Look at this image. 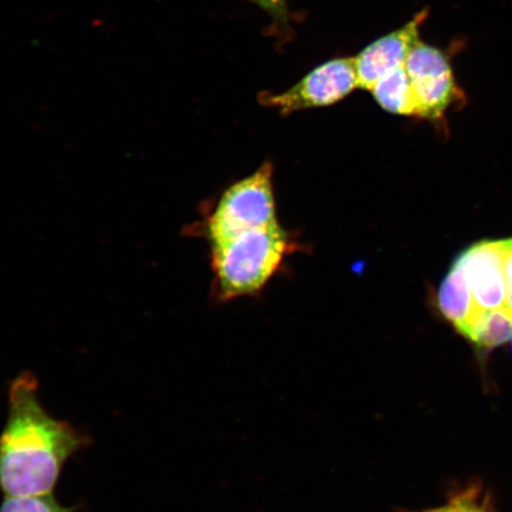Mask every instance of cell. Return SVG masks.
<instances>
[{
    "instance_id": "6da1fadb",
    "label": "cell",
    "mask_w": 512,
    "mask_h": 512,
    "mask_svg": "<svg viewBox=\"0 0 512 512\" xmlns=\"http://www.w3.org/2000/svg\"><path fill=\"white\" fill-rule=\"evenodd\" d=\"M91 443L67 421L55 419L38 398L29 371L9 388V415L0 433V491L5 497L51 495L64 465Z\"/></svg>"
},
{
    "instance_id": "7a4b0ae2",
    "label": "cell",
    "mask_w": 512,
    "mask_h": 512,
    "mask_svg": "<svg viewBox=\"0 0 512 512\" xmlns=\"http://www.w3.org/2000/svg\"><path fill=\"white\" fill-rule=\"evenodd\" d=\"M290 247L279 223L211 246L217 297L232 300L259 292L283 264Z\"/></svg>"
},
{
    "instance_id": "3957f363",
    "label": "cell",
    "mask_w": 512,
    "mask_h": 512,
    "mask_svg": "<svg viewBox=\"0 0 512 512\" xmlns=\"http://www.w3.org/2000/svg\"><path fill=\"white\" fill-rule=\"evenodd\" d=\"M272 176V164L265 163L224 192L208 219L211 246L278 223Z\"/></svg>"
},
{
    "instance_id": "277c9868",
    "label": "cell",
    "mask_w": 512,
    "mask_h": 512,
    "mask_svg": "<svg viewBox=\"0 0 512 512\" xmlns=\"http://www.w3.org/2000/svg\"><path fill=\"white\" fill-rule=\"evenodd\" d=\"M357 88L354 57H338L320 64L286 91L261 93L258 99L262 106L287 115L335 105Z\"/></svg>"
},
{
    "instance_id": "5b68a950",
    "label": "cell",
    "mask_w": 512,
    "mask_h": 512,
    "mask_svg": "<svg viewBox=\"0 0 512 512\" xmlns=\"http://www.w3.org/2000/svg\"><path fill=\"white\" fill-rule=\"evenodd\" d=\"M406 70L411 80L416 117L438 120L448 107L463 99L444 50L419 41L409 53Z\"/></svg>"
},
{
    "instance_id": "8992f818",
    "label": "cell",
    "mask_w": 512,
    "mask_h": 512,
    "mask_svg": "<svg viewBox=\"0 0 512 512\" xmlns=\"http://www.w3.org/2000/svg\"><path fill=\"white\" fill-rule=\"evenodd\" d=\"M505 258L507 240H485L467 248L456 260L480 311L499 309L507 303Z\"/></svg>"
},
{
    "instance_id": "52a82bcc",
    "label": "cell",
    "mask_w": 512,
    "mask_h": 512,
    "mask_svg": "<svg viewBox=\"0 0 512 512\" xmlns=\"http://www.w3.org/2000/svg\"><path fill=\"white\" fill-rule=\"evenodd\" d=\"M427 17L428 11L419 12L401 28L370 43L354 57L358 88L370 91L384 76L406 66L409 53L420 41V28Z\"/></svg>"
},
{
    "instance_id": "ba28073f",
    "label": "cell",
    "mask_w": 512,
    "mask_h": 512,
    "mask_svg": "<svg viewBox=\"0 0 512 512\" xmlns=\"http://www.w3.org/2000/svg\"><path fill=\"white\" fill-rule=\"evenodd\" d=\"M438 307L447 322L463 336L480 312L463 268L456 261L440 285Z\"/></svg>"
},
{
    "instance_id": "9c48e42d",
    "label": "cell",
    "mask_w": 512,
    "mask_h": 512,
    "mask_svg": "<svg viewBox=\"0 0 512 512\" xmlns=\"http://www.w3.org/2000/svg\"><path fill=\"white\" fill-rule=\"evenodd\" d=\"M369 92L384 111L416 117L411 80L406 66L384 76Z\"/></svg>"
},
{
    "instance_id": "30bf717a",
    "label": "cell",
    "mask_w": 512,
    "mask_h": 512,
    "mask_svg": "<svg viewBox=\"0 0 512 512\" xmlns=\"http://www.w3.org/2000/svg\"><path fill=\"white\" fill-rule=\"evenodd\" d=\"M512 336V312L507 306L480 311L464 337L479 349L491 350Z\"/></svg>"
},
{
    "instance_id": "8fae6325",
    "label": "cell",
    "mask_w": 512,
    "mask_h": 512,
    "mask_svg": "<svg viewBox=\"0 0 512 512\" xmlns=\"http://www.w3.org/2000/svg\"><path fill=\"white\" fill-rule=\"evenodd\" d=\"M64 507L51 495L31 497H5L0 512H74Z\"/></svg>"
},
{
    "instance_id": "7c38bea8",
    "label": "cell",
    "mask_w": 512,
    "mask_h": 512,
    "mask_svg": "<svg viewBox=\"0 0 512 512\" xmlns=\"http://www.w3.org/2000/svg\"><path fill=\"white\" fill-rule=\"evenodd\" d=\"M425 512H490V510L488 505L479 498V492L471 488L454 495L445 505Z\"/></svg>"
},
{
    "instance_id": "4fadbf2b",
    "label": "cell",
    "mask_w": 512,
    "mask_h": 512,
    "mask_svg": "<svg viewBox=\"0 0 512 512\" xmlns=\"http://www.w3.org/2000/svg\"><path fill=\"white\" fill-rule=\"evenodd\" d=\"M267 12L274 21L285 24L288 21L286 0H247Z\"/></svg>"
},
{
    "instance_id": "5bb4252c",
    "label": "cell",
    "mask_w": 512,
    "mask_h": 512,
    "mask_svg": "<svg viewBox=\"0 0 512 512\" xmlns=\"http://www.w3.org/2000/svg\"><path fill=\"white\" fill-rule=\"evenodd\" d=\"M505 284H507V303L512 312V238L507 240V258H505Z\"/></svg>"
},
{
    "instance_id": "9a60e30c",
    "label": "cell",
    "mask_w": 512,
    "mask_h": 512,
    "mask_svg": "<svg viewBox=\"0 0 512 512\" xmlns=\"http://www.w3.org/2000/svg\"><path fill=\"white\" fill-rule=\"evenodd\" d=\"M510 339H511V348H512V336H511V338H510Z\"/></svg>"
}]
</instances>
